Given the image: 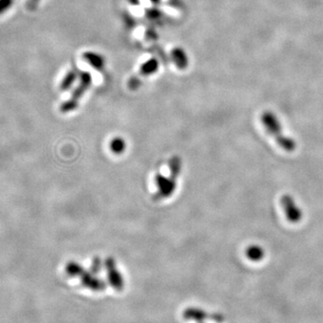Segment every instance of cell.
Here are the masks:
<instances>
[{
    "instance_id": "1",
    "label": "cell",
    "mask_w": 323,
    "mask_h": 323,
    "mask_svg": "<svg viewBox=\"0 0 323 323\" xmlns=\"http://www.w3.org/2000/svg\"><path fill=\"white\" fill-rule=\"evenodd\" d=\"M261 123L264 126L267 132L269 133L270 136H272V137H274L275 140L281 148L290 153L297 149V142L284 134L281 122L279 121L274 112L270 111H263L261 114Z\"/></svg>"
},
{
    "instance_id": "2",
    "label": "cell",
    "mask_w": 323,
    "mask_h": 323,
    "mask_svg": "<svg viewBox=\"0 0 323 323\" xmlns=\"http://www.w3.org/2000/svg\"><path fill=\"white\" fill-rule=\"evenodd\" d=\"M92 83H93V77L89 72L83 71L82 73H80L78 84L72 92L70 97L61 104L60 111L62 113H67V112L75 111L79 104L80 100L83 98L84 93L88 91L90 86L92 85Z\"/></svg>"
},
{
    "instance_id": "3",
    "label": "cell",
    "mask_w": 323,
    "mask_h": 323,
    "mask_svg": "<svg viewBox=\"0 0 323 323\" xmlns=\"http://www.w3.org/2000/svg\"><path fill=\"white\" fill-rule=\"evenodd\" d=\"M280 201L288 221L292 224H297L301 221L304 214L291 195H284Z\"/></svg>"
},
{
    "instance_id": "4",
    "label": "cell",
    "mask_w": 323,
    "mask_h": 323,
    "mask_svg": "<svg viewBox=\"0 0 323 323\" xmlns=\"http://www.w3.org/2000/svg\"><path fill=\"white\" fill-rule=\"evenodd\" d=\"M105 268L111 286L113 288H115L116 290L121 291L124 287V280L116 267L115 261L111 257L107 258L105 261Z\"/></svg>"
},
{
    "instance_id": "5",
    "label": "cell",
    "mask_w": 323,
    "mask_h": 323,
    "mask_svg": "<svg viewBox=\"0 0 323 323\" xmlns=\"http://www.w3.org/2000/svg\"><path fill=\"white\" fill-rule=\"evenodd\" d=\"M93 273L85 271L84 268L80 271L78 277L81 278V281L84 287L92 289L93 291H102L105 288V284L102 282V280L98 279L96 277L93 276Z\"/></svg>"
},
{
    "instance_id": "6",
    "label": "cell",
    "mask_w": 323,
    "mask_h": 323,
    "mask_svg": "<svg viewBox=\"0 0 323 323\" xmlns=\"http://www.w3.org/2000/svg\"><path fill=\"white\" fill-rule=\"evenodd\" d=\"M83 59L95 70L102 71L105 66V58L97 52L85 51L83 54Z\"/></svg>"
},
{
    "instance_id": "7",
    "label": "cell",
    "mask_w": 323,
    "mask_h": 323,
    "mask_svg": "<svg viewBox=\"0 0 323 323\" xmlns=\"http://www.w3.org/2000/svg\"><path fill=\"white\" fill-rule=\"evenodd\" d=\"M171 58L173 64L181 70L186 69L189 66V57L184 49L182 48H174L171 51Z\"/></svg>"
},
{
    "instance_id": "8",
    "label": "cell",
    "mask_w": 323,
    "mask_h": 323,
    "mask_svg": "<svg viewBox=\"0 0 323 323\" xmlns=\"http://www.w3.org/2000/svg\"><path fill=\"white\" fill-rule=\"evenodd\" d=\"M158 69H159V61L156 58H152L147 59L142 64L139 68V72L144 76H149L155 74Z\"/></svg>"
},
{
    "instance_id": "9",
    "label": "cell",
    "mask_w": 323,
    "mask_h": 323,
    "mask_svg": "<svg viewBox=\"0 0 323 323\" xmlns=\"http://www.w3.org/2000/svg\"><path fill=\"white\" fill-rule=\"evenodd\" d=\"M246 256L250 261L254 262L261 261L265 256V251L260 245H251L246 249Z\"/></svg>"
},
{
    "instance_id": "10",
    "label": "cell",
    "mask_w": 323,
    "mask_h": 323,
    "mask_svg": "<svg viewBox=\"0 0 323 323\" xmlns=\"http://www.w3.org/2000/svg\"><path fill=\"white\" fill-rule=\"evenodd\" d=\"M170 167V176L169 178L173 182H177V178L179 177L181 170H182V160L179 156H173V158L170 161L169 164Z\"/></svg>"
},
{
    "instance_id": "11",
    "label": "cell",
    "mask_w": 323,
    "mask_h": 323,
    "mask_svg": "<svg viewBox=\"0 0 323 323\" xmlns=\"http://www.w3.org/2000/svg\"><path fill=\"white\" fill-rule=\"evenodd\" d=\"M78 77H79V74L75 69H71L68 71L66 75L64 76L62 82L60 84V89L62 91H66V90L70 89Z\"/></svg>"
},
{
    "instance_id": "12",
    "label": "cell",
    "mask_w": 323,
    "mask_h": 323,
    "mask_svg": "<svg viewBox=\"0 0 323 323\" xmlns=\"http://www.w3.org/2000/svg\"><path fill=\"white\" fill-rule=\"evenodd\" d=\"M184 317L187 319H192L197 321V322H203L204 320L207 318L206 313L202 310L199 309H189L185 311L184 313Z\"/></svg>"
},
{
    "instance_id": "13",
    "label": "cell",
    "mask_w": 323,
    "mask_h": 323,
    "mask_svg": "<svg viewBox=\"0 0 323 323\" xmlns=\"http://www.w3.org/2000/svg\"><path fill=\"white\" fill-rule=\"evenodd\" d=\"M126 148L125 141L120 137H116L111 142V149L116 155H120L123 153Z\"/></svg>"
},
{
    "instance_id": "14",
    "label": "cell",
    "mask_w": 323,
    "mask_h": 323,
    "mask_svg": "<svg viewBox=\"0 0 323 323\" xmlns=\"http://www.w3.org/2000/svg\"><path fill=\"white\" fill-rule=\"evenodd\" d=\"M101 270H102V261L100 258L95 257L93 259V263H92V271L94 274H97Z\"/></svg>"
},
{
    "instance_id": "15",
    "label": "cell",
    "mask_w": 323,
    "mask_h": 323,
    "mask_svg": "<svg viewBox=\"0 0 323 323\" xmlns=\"http://www.w3.org/2000/svg\"><path fill=\"white\" fill-rule=\"evenodd\" d=\"M146 14H147V17L150 20H157L162 16V13L157 9H150Z\"/></svg>"
},
{
    "instance_id": "16",
    "label": "cell",
    "mask_w": 323,
    "mask_h": 323,
    "mask_svg": "<svg viewBox=\"0 0 323 323\" xmlns=\"http://www.w3.org/2000/svg\"><path fill=\"white\" fill-rule=\"evenodd\" d=\"M139 85H140L139 80L136 79V78H132V79L129 80V87L131 90H136V89L138 88Z\"/></svg>"
},
{
    "instance_id": "17",
    "label": "cell",
    "mask_w": 323,
    "mask_h": 323,
    "mask_svg": "<svg viewBox=\"0 0 323 323\" xmlns=\"http://www.w3.org/2000/svg\"><path fill=\"white\" fill-rule=\"evenodd\" d=\"M132 4H139V0H129Z\"/></svg>"
},
{
    "instance_id": "18",
    "label": "cell",
    "mask_w": 323,
    "mask_h": 323,
    "mask_svg": "<svg viewBox=\"0 0 323 323\" xmlns=\"http://www.w3.org/2000/svg\"><path fill=\"white\" fill-rule=\"evenodd\" d=\"M153 4H158L161 3V0H149Z\"/></svg>"
},
{
    "instance_id": "19",
    "label": "cell",
    "mask_w": 323,
    "mask_h": 323,
    "mask_svg": "<svg viewBox=\"0 0 323 323\" xmlns=\"http://www.w3.org/2000/svg\"><path fill=\"white\" fill-rule=\"evenodd\" d=\"M31 1H32V2H33V3H37V2H39V1H40V0H31Z\"/></svg>"
},
{
    "instance_id": "20",
    "label": "cell",
    "mask_w": 323,
    "mask_h": 323,
    "mask_svg": "<svg viewBox=\"0 0 323 323\" xmlns=\"http://www.w3.org/2000/svg\"></svg>"
}]
</instances>
